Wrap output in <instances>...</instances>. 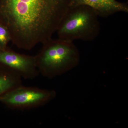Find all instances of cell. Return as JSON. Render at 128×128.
Segmentation results:
<instances>
[{"instance_id":"277c9868","label":"cell","mask_w":128,"mask_h":128,"mask_svg":"<svg viewBox=\"0 0 128 128\" xmlns=\"http://www.w3.org/2000/svg\"><path fill=\"white\" fill-rule=\"evenodd\" d=\"M56 96L54 90L22 85L0 97V102L10 109L24 110L43 106Z\"/></svg>"},{"instance_id":"3957f363","label":"cell","mask_w":128,"mask_h":128,"mask_svg":"<svg viewBox=\"0 0 128 128\" xmlns=\"http://www.w3.org/2000/svg\"><path fill=\"white\" fill-rule=\"evenodd\" d=\"M98 16L94 9L87 6L69 7L56 32L58 38L72 42L93 41L100 30Z\"/></svg>"},{"instance_id":"5b68a950","label":"cell","mask_w":128,"mask_h":128,"mask_svg":"<svg viewBox=\"0 0 128 128\" xmlns=\"http://www.w3.org/2000/svg\"><path fill=\"white\" fill-rule=\"evenodd\" d=\"M0 67L8 69L26 80L39 75L35 56L22 54L7 48L0 50Z\"/></svg>"},{"instance_id":"6da1fadb","label":"cell","mask_w":128,"mask_h":128,"mask_svg":"<svg viewBox=\"0 0 128 128\" xmlns=\"http://www.w3.org/2000/svg\"><path fill=\"white\" fill-rule=\"evenodd\" d=\"M70 0H0V23L11 42L30 50L52 38L69 8Z\"/></svg>"},{"instance_id":"ba28073f","label":"cell","mask_w":128,"mask_h":128,"mask_svg":"<svg viewBox=\"0 0 128 128\" xmlns=\"http://www.w3.org/2000/svg\"><path fill=\"white\" fill-rule=\"evenodd\" d=\"M11 40V36L9 30L0 23V50L7 48L8 44Z\"/></svg>"},{"instance_id":"7a4b0ae2","label":"cell","mask_w":128,"mask_h":128,"mask_svg":"<svg viewBox=\"0 0 128 128\" xmlns=\"http://www.w3.org/2000/svg\"><path fill=\"white\" fill-rule=\"evenodd\" d=\"M42 44V50L35 57L38 72L44 77L61 75L79 64L80 52L73 42L51 38Z\"/></svg>"},{"instance_id":"9c48e42d","label":"cell","mask_w":128,"mask_h":128,"mask_svg":"<svg viewBox=\"0 0 128 128\" xmlns=\"http://www.w3.org/2000/svg\"></svg>"},{"instance_id":"8992f818","label":"cell","mask_w":128,"mask_h":128,"mask_svg":"<svg viewBox=\"0 0 128 128\" xmlns=\"http://www.w3.org/2000/svg\"><path fill=\"white\" fill-rule=\"evenodd\" d=\"M86 6L91 8L98 16L106 17L119 12H128L127 3L116 0H70L69 7Z\"/></svg>"},{"instance_id":"52a82bcc","label":"cell","mask_w":128,"mask_h":128,"mask_svg":"<svg viewBox=\"0 0 128 128\" xmlns=\"http://www.w3.org/2000/svg\"><path fill=\"white\" fill-rule=\"evenodd\" d=\"M22 85L21 76L13 72L0 67V97Z\"/></svg>"}]
</instances>
